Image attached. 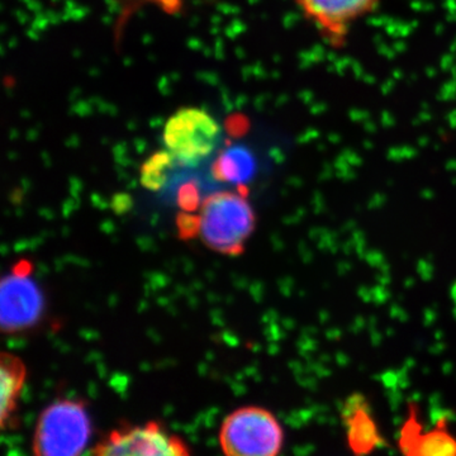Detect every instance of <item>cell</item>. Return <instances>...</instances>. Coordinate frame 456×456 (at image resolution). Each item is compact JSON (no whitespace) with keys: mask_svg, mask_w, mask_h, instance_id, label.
Instances as JSON below:
<instances>
[{"mask_svg":"<svg viewBox=\"0 0 456 456\" xmlns=\"http://www.w3.org/2000/svg\"><path fill=\"white\" fill-rule=\"evenodd\" d=\"M175 159L169 150L155 152L141 169V184L149 191H160L167 183L170 170L175 164Z\"/></svg>","mask_w":456,"mask_h":456,"instance_id":"12","label":"cell"},{"mask_svg":"<svg viewBox=\"0 0 456 456\" xmlns=\"http://www.w3.org/2000/svg\"><path fill=\"white\" fill-rule=\"evenodd\" d=\"M26 367L22 360L14 354L4 353L0 358V386H2V428L12 426L14 412L17 410L18 398L26 380Z\"/></svg>","mask_w":456,"mask_h":456,"instance_id":"10","label":"cell"},{"mask_svg":"<svg viewBox=\"0 0 456 456\" xmlns=\"http://www.w3.org/2000/svg\"><path fill=\"white\" fill-rule=\"evenodd\" d=\"M284 432L270 411L242 407L222 424L220 443L224 454L232 456H274L283 448Z\"/></svg>","mask_w":456,"mask_h":456,"instance_id":"3","label":"cell"},{"mask_svg":"<svg viewBox=\"0 0 456 456\" xmlns=\"http://www.w3.org/2000/svg\"><path fill=\"white\" fill-rule=\"evenodd\" d=\"M92 454L99 456L143 455L182 456L191 452L184 441L171 435L158 422L143 426L125 425L107 435L95 445Z\"/></svg>","mask_w":456,"mask_h":456,"instance_id":"7","label":"cell"},{"mask_svg":"<svg viewBox=\"0 0 456 456\" xmlns=\"http://www.w3.org/2000/svg\"><path fill=\"white\" fill-rule=\"evenodd\" d=\"M221 127L198 108H183L165 126L164 141L176 163L196 167L212 155L221 140Z\"/></svg>","mask_w":456,"mask_h":456,"instance_id":"4","label":"cell"},{"mask_svg":"<svg viewBox=\"0 0 456 456\" xmlns=\"http://www.w3.org/2000/svg\"><path fill=\"white\" fill-rule=\"evenodd\" d=\"M92 422L86 403L60 399L42 411L33 437L38 456H77L88 446Z\"/></svg>","mask_w":456,"mask_h":456,"instance_id":"2","label":"cell"},{"mask_svg":"<svg viewBox=\"0 0 456 456\" xmlns=\"http://www.w3.org/2000/svg\"><path fill=\"white\" fill-rule=\"evenodd\" d=\"M200 189L193 182L180 185L178 204L183 212H194L200 207Z\"/></svg>","mask_w":456,"mask_h":456,"instance_id":"13","label":"cell"},{"mask_svg":"<svg viewBox=\"0 0 456 456\" xmlns=\"http://www.w3.org/2000/svg\"><path fill=\"white\" fill-rule=\"evenodd\" d=\"M244 191H221L203 200L198 215L200 236L213 251L231 256L244 253L255 228L254 209Z\"/></svg>","mask_w":456,"mask_h":456,"instance_id":"1","label":"cell"},{"mask_svg":"<svg viewBox=\"0 0 456 456\" xmlns=\"http://www.w3.org/2000/svg\"><path fill=\"white\" fill-rule=\"evenodd\" d=\"M399 446L407 455L416 456H454L456 439L454 435L441 425L431 430H421L415 417L404 425Z\"/></svg>","mask_w":456,"mask_h":456,"instance_id":"9","label":"cell"},{"mask_svg":"<svg viewBox=\"0 0 456 456\" xmlns=\"http://www.w3.org/2000/svg\"><path fill=\"white\" fill-rule=\"evenodd\" d=\"M380 0H296L305 20L332 49L345 46L354 27L374 13Z\"/></svg>","mask_w":456,"mask_h":456,"instance_id":"6","label":"cell"},{"mask_svg":"<svg viewBox=\"0 0 456 456\" xmlns=\"http://www.w3.org/2000/svg\"><path fill=\"white\" fill-rule=\"evenodd\" d=\"M255 167L250 150L241 145L228 146L212 164V175L218 182L244 187L253 179Z\"/></svg>","mask_w":456,"mask_h":456,"instance_id":"11","label":"cell"},{"mask_svg":"<svg viewBox=\"0 0 456 456\" xmlns=\"http://www.w3.org/2000/svg\"><path fill=\"white\" fill-rule=\"evenodd\" d=\"M342 417L346 428L347 443L355 454L373 452L383 443L379 428L362 395H351L345 402Z\"/></svg>","mask_w":456,"mask_h":456,"instance_id":"8","label":"cell"},{"mask_svg":"<svg viewBox=\"0 0 456 456\" xmlns=\"http://www.w3.org/2000/svg\"><path fill=\"white\" fill-rule=\"evenodd\" d=\"M179 235L182 239H191L200 236V216L193 215V212L180 213L176 218Z\"/></svg>","mask_w":456,"mask_h":456,"instance_id":"14","label":"cell"},{"mask_svg":"<svg viewBox=\"0 0 456 456\" xmlns=\"http://www.w3.org/2000/svg\"><path fill=\"white\" fill-rule=\"evenodd\" d=\"M32 265L22 260L0 284V325L3 332L25 331L40 322L45 310L44 294L31 278Z\"/></svg>","mask_w":456,"mask_h":456,"instance_id":"5","label":"cell"}]
</instances>
